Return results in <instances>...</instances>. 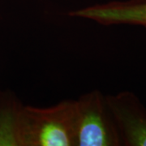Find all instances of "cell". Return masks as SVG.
I'll use <instances>...</instances> for the list:
<instances>
[{
  "instance_id": "cell-1",
  "label": "cell",
  "mask_w": 146,
  "mask_h": 146,
  "mask_svg": "<svg viewBox=\"0 0 146 146\" xmlns=\"http://www.w3.org/2000/svg\"><path fill=\"white\" fill-rule=\"evenodd\" d=\"M76 100H64L50 107L18 106V146H76Z\"/></svg>"
},
{
  "instance_id": "cell-2",
  "label": "cell",
  "mask_w": 146,
  "mask_h": 146,
  "mask_svg": "<svg viewBox=\"0 0 146 146\" xmlns=\"http://www.w3.org/2000/svg\"><path fill=\"white\" fill-rule=\"evenodd\" d=\"M76 146H119L122 141L106 96L92 90L76 100Z\"/></svg>"
},
{
  "instance_id": "cell-3",
  "label": "cell",
  "mask_w": 146,
  "mask_h": 146,
  "mask_svg": "<svg viewBox=\"0 0 146 146\" xmlns=\"http://www.w3.org/2000/svg\"><path fill=\"white\" fill-rule=\"evenodd\" d=\"M106 100L119 132L122 145L146 146V109L129 91L107 95Z\"/></svg>"
},
{
  "instance_id": "cell-4",
  "label": "cell",
  "mask_w": 146,
  "mask_h": 146,
  "mask_svg": "<svg viewBox=\"0 0 146 146\" xmlns=\"http://www.w3.org/2000/svg\"><path fill=\"white\" fill-rule=\"evenodd\" d=\"M68 15L90 20L105 26L128 25L146 29V2L112 1L72 11Z\"/></svg>"
},
{
  "instance_id": "cell-5",
  "label": "cell",
  "mask_w": 146,
  "mask_h": 146,
  "mask_svg": "<svg viewBox=\"0 0 146 146\" xmlns=\"http://www.w3.org/2000/svg\"><path fill=\"white\" fill-rule=\"evenodd\" d=\"M19 106L0 110V146H18L16 112Z\"/></svg>"
},
{
  "instance_id": "cell-6",
  "label": "cell",
  "mask_w": 146,
  "mask_h": 146,
  "mask_svg": "<svg viewBox=\"0 0 146 146\" xmlns=\"http://www.w3.org/2000/svg\"><path fill=\"white\" fill-rule=\"evenodd\" d=\"M133 1H136V2H146V0H133Z\"/></svg>"
}]
</instances>
